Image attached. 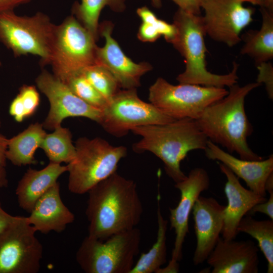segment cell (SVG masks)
<instances>
[{"label":"cell","mask_w":273,"mask_h":273,"mask_svg":"<svg viewBox=\"0 0 273 273\" xmlns=\"http://www.w3.org/2000/svg\"><path fill=\"white\" fill-rule=\"evenodd\" d=\"M51 133H46L39 147L50 162L69 164L76 155V148L72 142L70 130L60 125Z\"/></svg>","instance_id":"d4e9b609"},{"label":"cell","mask_w":273,"mask_h":273,"mask_svg":"<svg viewBox=\"0 0 273 273\" xmlns=\"http://www.w3.org/2000/svg\"><path fill=\"white\" fill-rule=\"evenodd\" d=\"M32 0H0V13L14 11L16 7Z\"/></svg>","instance_id":"8d00e7d4"},{"label":"cell","mask_w":273,"mask_h":273,"mask_svg":"<svg viewBox=\"0 0 273 273\" xmlns=\"http://www.w3.org/2000/svg\"><path fill=\"white\" fill-rule=\"evenodd\" d=\"M76 155L67 164L68 187L77 195L87 193L95 185L116 172L127 154L123 146H113L100 138L81 137L75 143Z\"/></svg>","instance_id":"5b68a950"},{"label":"cell","mask_w":273,"mask_h":273,"mask_svg":"<svg viewBox=\"0 0 273 273\" xmlns=\"http://www.w3.org/2000/svg\"><path fill=\"white\" fill-rule=\"evenodd\" d=\"M209 186V175L201 167L192 169L184 180L175 184L174 187L180 191V198L177 205L169 209L170 225L174 230L175 238L167 265L172 268L179 267L178 261L182 258L183 244L189 233V219L195 202Z\"/></svg>","instance_id":"5bb4252c"},{"label":"cell","mask_w":273,"mask_h":273,"mask_svg":"<svg viewBox=\"0 0 273 273\" xmlns=\"http://www.w3.org/2000/svg\"><path fill=\"white\" fill-rule=\"evenodd\" d=\"M46 133L42 124L35 122L30 124L23 131L9 139L7 159L17 166L35 163V153Z\"/></svg>","instance_id":"603a6c76"},{"label":"cell","mask_w":273,"mask_h":273,"mask_svg":"<svg viewBox=\"0 0 273 273\" xmlns=\"http://www.w3.org/2000/svg\"><path fill=\"white\" fill-rule=\"evenodd\" d=\"M87 193L88 237L105 240L131 230L140 222L143 206L133 180L115 172Z\"/></svg>","instance_id":"6da1fadb"},{"label":"cell","mask_w":273,"mask_h":273,"mask_svg":"<svg viewBox=\"0 0 273 273\" xmlns=\"http://www.w3.org/2000/svg\"><path fill=\"white\" fill-rule=\"evenodd\" d=\"M1 121L0 120V127H1Z\"/></svg>","instance_id":"7bdbcfd3"},{"label":"cell","mask_w":273,"mask_h":273,"mask_svg":"<svg viewBox=\"0 0 273 273\" xmlns=\"http://www.w3.org/2000/svg\"><path fill=\"white\" fill-rule=\"evenodd\" d=\"M260 85L257 82L244 86L234 84L226 96L206 108L196 120L208 140L220 145L230 153L236 152L243 160L263 159L249 147L247 138L253 127L245 110V98Z\"/></svg>","instance_id":"7a4b0ae2"},{"label":"cell","mask_w":273,"mask_h":273,"mask_svg":"<svg viewBox=\"0 0 273 273\" xmlns=\"http://www.w3.org/2000/svg\"><path fill=\"white\" fill-rule=\"evenodd\" d=\"M219 169L226 178L224 193L228 205L224 209V225L221 232L226 240L235 239L242 218L257 204L265 202V197L244 187L239 178L225 165L219 162Z\"/></svg>","instance_id":"ac0fdd59"},{"label":"cell","mask_w":273,"mask_h":273,"mask_svg":"<svg viewBox=\"0 0 273 273\" xmlns=\"http://www.w3.org/2000/svg\"><path fill=\"white\" fill-rule=\"evenodd\" d=\"M173 24L176 34L171 43L184 57L185 63L184 71L176 77L179 83L224 88L237 83L239 65L235 61L232 71L228 74H216L207 70L204 41L206 34L202 16L178 8L174 15Z\"/></svg>","instance_id":"277c9868"},{"label":"cell","mask_w":273,"mask_h":273,"mask_svg":"<svg viewBox=\"0 0 273 273\" xmlns=\"http://www.w3.org/2000/svg\"><path fill=\"white\" fill-rule=\"evenodd\" d=\"M152 5L156 8H159L162 6L161 0H151Z\"/></svg>","instance_id":"b9f144b4"},{"label":"cell","mask_w":273,"mask_h":273,"mask_svg":"<svg viewBox=\"0 0 273 273\" xmlns=\"http://www.w3.org/2000/svg\"><path fill=\"white\" fill-rule=\"evenodd\" d=\"M56 25L46 14L20 16L14 11L0 13V41L16 57H39L42 65L50 62Z\"/></svg>","instance_id":"52a82bcc"},{"label":"cell","mask_w":273,"mask_h":273,"mask_svg":"<svg viewBox=\"0 0 273 273\" xmlns=\"http://www.w3.org/2000/svg\"><path fill=\"white\" fill-rule=\"evenodd\" d=\"M269 11L273 12V0H264V6Z\"/></svg>","instance_id":"60d3db41"},{"label":"cell","mask_w":273,"mask_h":273,"mask_svg":"<svg viewBox=\"0 0 273 273\" xmlns=\"http://www.w3.org/2000/svg\"><path fill=\"white\" fill-rule=\"evenodd\" d=\"M15 217V216L10 215L2 208L0 202V232L11 222Z\"/></svg>","instance_id":"f35d334b"},{"label":"cell","mask_w":273,"mask_h":273,"mask_svg":"<svg viewBox=\"0 0 273 273\" xmlns=\"http://www.w3.org/2000/svg\"><path fill=\"white\" fill-rule=\"evenodd\" d=\"M176 34V29L172 24L157 19L152 24L143 22L138 33L140 40L144 42H154L160 36H163L165 40L169 42L174 39Z\"/></svg>","instance_id":"f546056e"},{"label":"cell","mask_w":273,"mask_h":273,"mask_svg":"<svg viewBox=\"0 0 273 273\" xmlns=\"http://www.w3.org/2000/svg\"><path fill=\"white\" fill-rule=\"evenodd\" d=\"M204 151L207 158L220 161L238 178L242 179L250 190L265 197V183L269 175L273 172L272 155L265 160H243L233 156L209 140Z\"/></svg>","instance_id":"d6986e66"},{"label":"cell","mask_w":273,"mask_h":273,"mask_svg":"<svg viewBox=\"0 0 273 273\" xmlns=\"http://www.w3.org/2000/svg\"><path fill=\"white\" fill-rule=\"evenodd\" d=\"M35 82L50 103L49 113L42 123L44 129L53 130L68 117H82L100 123L101 110L78 97L66 83L53 73L42 70Z\"/></svg>","instance_id":"4fadbf2b"},{"label":"cell","mask_w":273,"mask_h":273,"mask_svg":"<svg viewBox=\"0 0 273 273\" xmlns=\"http://www.w3.org/2000/svg\"><path fill=\"white\" fill-rule=\"evenodd\" d=\"M27 219L36 232L44 234L61 233L74 221V214L61 199L58 181L37 200Z\"/></svg>","instance_id":"ffe728a7"},{"label":"cell","mask_w":273,"mask_h":273,"mask_svg":"<svg viewBox=\"0 0 273 273\" xmlns=\"http://www.w3.org/2000/svg\"><path fill=\"white\" fill-rule=\"evenodd\" d=\"M27 217L15 216L0 232V273H37L43 247Z\"/></svg>","instance_id":"8fae6325"},{"label":"cell","mask_w":273,"mask_h":273,"mask_svg":"<svg viewBox=\"0 0 273 273\" xmlns=\"http://www.w3.org/2000/svg\"><path fill=\"white\" fill-rule=\"evenodd\" d=\"M131 131L141 136L133 145V151L154 154L163 162L166 174L175 183L187 177L180 165L188 153L194 150H204L208 141L196 120L191 118L137 127Z\"/></svg>","instance_id":"3957f363"},{"label":"cell","mask_w":273,"mask_h":273,"mask_svg":"<svg viewBox=\"0 0 273 273\" xmlns=\"http://www.w3.org/2000/svg\"><path fill=\"white\" fill-rule=\"evenodd\" d=\"M1 64H1V61H0V66H1Z\"/></svg>","instance_id":"ee69618b"},{"label":"cell","mask_w":273,"mask_h":273,"mask_svg":"<svg viewBox=\"0 0 273 273\" xmlns=\"http://www.w3.org/2000/svg\"><path fill=\"white\" fill-rule=\"evenodd\" d=\"M18 96L21 100L26 118L32 116L36 112L40 103L39 94L35 86L23 85L19 89Z\"/></svg>","instance_id":"4dcf8cb0"},{"label":"cell","mask_w":273,"mask_h":273,"mask_svg":"<svg viewBox=\"0 0 273 273\" xmlns=\"http://www.w3.org/2000/svg\"><path fill=\"white\" fill-rule=\"evenodd\" d=\"M9 139L0 133V188L7 187L8 179L6 170V152Z\"/></svg>","instance_id":"d6a6232c"},{"label":"cell","mask_w":273,"mask_h":273,"mask_svg":"<svg viewBox=\"0 0 273 273\" xmlns=\"http://www.w3.org/2000/svg\"><path fill=\"white\" fill-rule=\"evenodd\" d=\"M126 0H81L72 6V13L76 19L95 37L99 35V18L102 9L106 6L112 11L121 12L126 8Z\"/></svg>","instance_id":"484cf974"},{"label":"cell","mask_w":273,"mask_h":273,"mask_svg":"<svg viewBox=\"0 0 273 273\" xmlns=\"http://www.w3.org/2000/svg\"><path fill=\"white\" fill-rule=\"evenodd\" d=\"M81 73L108 102L120 90L116 78L101 65L95 63L90 65Z\"/></svg>","instance_id":"83f0119b"},{"label":"cell","mask_w":273,"mask_h":273,"mask_svg":"<svg viewBox=\"0 0 273 273\" xmlns=\"http://www.w3.org/2000/svg\"><path fill=\"white\" fill-rule=\"evenodd\" d=\"M160 198L158 193L157 197L158 230L156 242L147 252L141 254L129 273H157L159 269L166 263L168 221L163 218L161 213Z\"/></svg>","instance_id":"cb8c5ba5"},{"label":"cell","mask_w":273,"mask_h":273,"mask_svg":"<svg viewBox=\"0 0 273 273\" xmlns=\"http://www.w3.org/2000/svg\"><path fill=\"white\" fill-rule=\"evenodd\" d=\"M242 3L244 2H248L254 5H258L260 7H263L264 0H238Z\"/></svg>","instance_id":"ab89813d"},{"label":"cell","mask_w":273,"mask_h":273,"mask_svg":"<svg viewBox=\"0 0 273 273\" xmlns=\"http://www.w3.org/2000/svg\"><path fill=\"white\" fill-rule=\"evenodd\" d=\"M112 30L113 24L109 22H103L99 27V33L105 38V44L96 48V63L112 73L120 88L136 89L141 76L152 70V66L147 62L136 63L127 57L112 36Z\"/></svg>","instance_id":"9a60e30c"},{"label":"cell","mask_w":273,"mask_h":273,"mask_svg":"<svg viewBox=\"0 0 273 273\" xmlns=\"http://www.w3.org/2000/svg\"><path fill=\"white\" fill-rule=\"evenodd\" d=\"M224 87L181 83L173 85L162 77L150 87L149 100L165 114L174 119H198L205 109L226 96Z\"/></svg>","instance_id":"9c48e42d"},{"label":"cell","mask_w":273,"mask_h":273,"mask_svg":"<svg viewBox=\"0 0 273 273\" xmlns=\"http://www.w3.org/2000/svg\"><path fill=\"white\" fill-rule=\"evenodd\" d=\"M97 40L73 15L56 25L49 64L53 74L65 82L96 63Z\"/></svg>","instance_id":"ba28073f"},{"label":"cell","mask_w":273,"mask_h":273,"mask_svg":"<svg viewBox=\"0 0 273 273\" xmlns=\"http://www.w3.org/2000/svg\"><path fill=\"white\" fill-rule=\"evenodd\" d=\"M67 171V165L52 162L40 170L29 168L16 189L19 207L30 213L37 200L57 182L62 174Z\"/></svg>","instance_id":"44dd1931"},{"label":"cell","mask_w":273,"mask_h":273,"mask_svg":"<svg viewBox=\"0 0 273 273\" xmlns=\"http://www.w3.org/2000/svg\"><path fill=\"white\" fill-rule=\"evenodd\" d=\"M269 197L265 202L254 205L248 212V215H252L257 212L263 213L273 220V190L268 191Z\"/></svg>","instance_id":"836d02e7"},{"label":"cell","mask_w":273,"mask_h":273,"mask_svg":"<svg viewBox=\"0 0 273 273\" xmlns=\"http://www.w3.org/2000/svg\"><path fill=\"white\" fill-rule=\"evenodd\" d=\"M225 206L212 197L199 196L192 209L197 239L193 261L195 265L206 261L221 234Z\"/></svg>","instance_id":"2e32d148"},{"label":"cell","mask_w":273,"mask_h":273,"mask_svg":"<svg viewBox=\"0 0 273 273\" xmlns=\"http://www.w3.org/2000/svg\"><path fill=\"white\" fill-rule=\"evenodd\" d=\"M262 24L259 30L250 29L241 37L244 43L240 53L252 58L256 65L273 58V12L260 7Z\"/></svg>","instance_id":"7402d4cb"},{"label":"cell","mask_w":273,"mask_h":273,"mask_svg":"<svg viewBox=\"0 0 273 273\" xmlns=\"http://www.w3.org/2000/svg\"><path fill=\"white\" fill-rule=\"evenodd\" d=\"M206 35L232 47L240 42V34L253 21L254 9L238 0H199Z\"/></svg>","instance_id":"7c38bea8"},{"label":"cell","mask_w":273,"mask_h":273,"mask_svg":"<svg viewBox=\"0 0 273 273\" xmlns=\"http://www.w3.org/2000/svg\"><path fill=\"white\" fill-rule=\"evenodd\" d=\"M66 83L73 93L90 106L102 110L108 101L89 83L81 73L68 79Z\"/></svg>","instance_id":"f1b7e54d"},{"label":"cell","mask_w":273,"mask_h":273,"mask_svg":"<svg viewBox=\"0 0 273 273\" xmlns=\"http://www.w3.org/2000/svg\"><path fill=\"white\" fill-rule=\"evenodd\" d=\"M258 248L251 240L219 239L207 259L212 273H257Z\"/></svg>","instance_id":"e0dca14e"},{"label":"cell","mask_w":273,"mask_h":273,"mask_svg":"<svg viewBox=\"0 0 273 273\" xmlns=\"http://www.w3.org/2000/svg\"><path fill=\"white\" fill-rule=\"evenodd\" d=\"M179 8L195 15H200L201 8L199 0H171Z\"/></svg>","instance_id":"d590c367"},{"label":"cell","mask_w":273,"mask_h":273,"mask_svg":"<svg viewBox=\"0 0 273 273\" xmlns=\"http://www.w3.org/2000/svg\"><path fill=\"white\" fill-rule=\"evenodd\" d=\"M258 70L257 82L263 83L269 99H273V66L269 62H265L256 65Z\"/></svg>","instance_id":"1f68e13d"},{"label":"cell","mask_w":273,"mask_h":273,"mask_svg":"<svg viewBox=\"0 0 273 273\" xmlns=\"http://www.w3.org/2000/svg\"><path fill=\"white\" fill-rule=\"evenodd\" d=\"M141 240V231L136 227L105 240L87 236L76 252V260L86 273H129Z\"/></svg>","instance_id":"8992f818"},{"label":"cell","mask_w":273,"mask_h":273,"mask_svg":"<svg viewBox=\"0 0 273 273\" xmlns=\"http://www.w3.org/2000/svg\"><path fill=\"white\" fill-rule=\"evenodd\" d=\"M174 119L151 103L142 100L136 89H120L101 110L100 124L109 133L121 137L140 126L163 124Z\"/></svg>","instance_id":"30bf717a"},{"label":"cell","mask_w":273,"mask_h":273,"mask_svg":"<svg viewBox=\"0 0 273 273\" xmlns=\"http://www.w3.org/2000/svg\"><path fill=\"white\" fill-rule=\"evenodd\" d=\"M9 113L18 122H21L26 118L24 108L18 95L10 104Z\"/></svg>","instance_id":"e575fe53"},{"label":"cell","mask_w":273,"mask_h":273,"mask_svg":"<svg viewBox=\"0 0 273 273\" xmlns=\"http://www.w3.org/2000/svg\"><path fill=\"white\" fill-rule=\"evenodd\" d=\"M238 233L247 234L256 239L267 261V272H273V220H257L251 215L244 216L240 221Z\"/></svg>","instance_id":"4316f807"},{"label":"cell","mask_w":273,"mask_h":273,"mask_svg":"<svg viewBox=\"0 0 273 273\" xmlns=\"http://www.w3.org/2000/svg\"><path fill=\"white\" fill-rule=\"evenodd\" d=\"M136 13L144 23L151 24L158 19L155 14L145 6L138 8Z\"/></svg>","instance_id":"74e56055"}]
</instances>
